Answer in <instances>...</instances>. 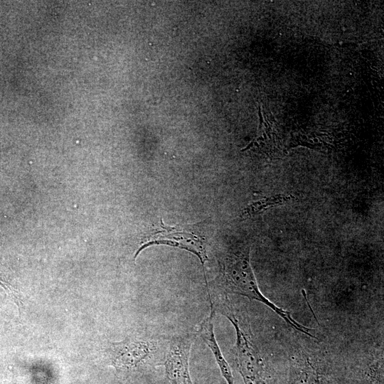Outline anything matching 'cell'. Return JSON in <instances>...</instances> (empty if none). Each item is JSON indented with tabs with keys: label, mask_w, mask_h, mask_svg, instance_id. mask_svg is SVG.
Returning a JSON list of instances; mask_svg holds the SVG:
<instances>
[{
	"label": "cell",
	"mask_w": 384,
	"mask_h": 384,
	"mask_svg": "<svg viewBox=\"0 0 384 384\" xmlns=\"http://www.w3.org/2000/svg\"><path fill=\"white\" fill-rule=\"evenodd\" d=\"M250 248L242 246L228 250L218 261L220 267L219 284L222 294H235L262 303L288 325L311 338L316 337L311 329L297 321L291 313L271 302L260 291L254 274L250 259Z\"/></svg>",
	"instance_id": "cell-1"
},
{
	"label": "cell",
	"mask_w": 384,
	"mask_h": 384,
	"mask_svg": "<svg viewBox=\"0 0 384 384\" xmlns=\"http://www.w3.org/2000/svg\"><path fill=\"white\" fill-rule=\"evenodd\" d=\"M215 311L224 315L233 324L236 341L232 349L235 365L245 384H270L271 372L262 353L242 325V319L235 312L225 295H220L212 302Z\"/></svg>",
	"instance_id": "cell-2"
},
{
	"label": "cell",
	"mask_w": 384,
	"mask_h": 384,
	"mask_svg": "<svg viewBox=\"0 0 384 384\" xmlns=\"http://www.w3.org/2000/svg\"><path fill=\"white\" fill-rule=\"evenodd\" d=\"M169 341L148 338H128L111 343L107 353L112 366L119 370H131L149 363L165 360Z\"/></svg>",
	"instance_id": "cell-3"
},
{
	"label": "cell",
	"mask_w": 384,
	"mask_h": 384,
	"mask_svg": "<svg viewBox=\"0 0 384 384\" xmlns=\"http://www.w3.org/2000/svg\"><path fill=\"white\" fill-rule=\"evenodd\" d=\"M160 223V228L151 231L142 239L134 258L136 259L144 249L154 245H166L186 250L198 257L203 268L204 279L207 287L204 266L208 256L204 239L181 228L166 226L162 219Z\"/></svg>",
	"instance_id": "cell-4"
},
{
	"label": "cell",
	"mask_w": 384,
	"mask_h": 384,
	"mask_svg": "<svg viewBox=\"0 0 384 384\" xmlns=\"http://www.w3.org/2000/svg\"><path fill=\"white\" fill-rule=\"evenodd\" d=\"M324 360L319 353L301 349L291 356L284 384H326Z\"/></svg>",
	"instance_id": "cell-5"
},
{
	"label": "cell",
	"mask_w": 384,
	"mask_h": 384,
	"mask_svg": "<svg viewBox=\"0 0 384 384\" xmlns=\"http://www.w3.org/2000/svg\"><path fill=\"white\" fill-rule=\"evenodd\" d=\"M196 335L187 334L169 340L164 365L171 384H193L189 373V357Z\"/></svg>",
	"instance_id": "cell-6"
},
{
	"label": "cell",
	"mask_w": 384,
	"mask_h": 384,
	"mask_svg": "<svg viewBox=\"0 0 384 384\" xmlns=\"http://www.w3.org/2000/svg\"><path fill=\"white\" fill-rule=\"evenodd\" d=\"M215 314L213 307L210 306V314L200 324L198 334L210 349L215 360L220 368L221 375L228 384H234V378L230 365L223 356L216 341L213 331V318Z\"/></svg>",
	"instance_id": "cell-7"
},
{
	"label": "cell",
	"mask_w": 384,
	"mask_h": 384,
	"mask_svg": "<svg viewBox=\"0 0 384 384\" xmlns=\"http://www.w3.org/2000/svg\"><path fill=\"white\" fill-rule=\"evenodd\" d=\"M287 198L286 196H279L273 198H267L266 199L260 200L257 202H255L254 203L250 205L247 208H246L243 210L242 215L243 216H250L253 213L262 211L268 206H272L274 204H278L279 201L283 202Z\"/></svg>",
	"instance_id": "cell-8"
},
{
	"label": "cell",
	"mask_w": 384,
	"mask_h": 384,
	"mask_svg": "<svg viewBox=\"0 0 384 384\" xmlns=\"http://www.w3.org/2000/svg\"><path fill=\"white\" fill-rule=\"evenodd\" d=\"M0 286L4 289V290L10 294L11 298L14 300L15 303L19 308V311L22 307V301L20 298L18 292L14 288V287L9 283L7 281L4 280L0 276Z\"/></svg>",
	"instance_id": "cell-9"
}]
</instances>
